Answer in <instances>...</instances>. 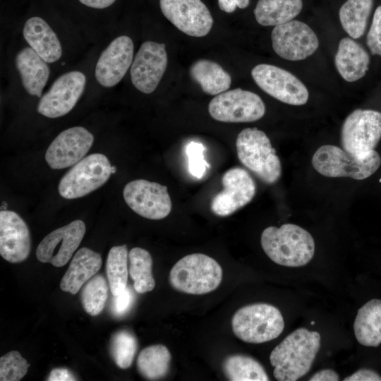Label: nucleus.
<instances>
[{
    "instance_id": "1",
    "label": "nucleus",
    "mask_w": 381,
    "mask_h": 381,
    "mask_svg": "<svg viewBox=\"0 0 381 381\" xmlns=\"http://www.w3.org/2000/svg\"><path fill=\"white\" fill-rule=\"evenodd\" d=\"M81 30H61L44 18L33 16L25 20L18 31L20 40L30 46L52 68L60 71L74 56L76 37Z\"/></svg>"
},
{
    "instance_id": "2",
    "label": "nucleus",
    "mask_w": 381,
    "mask_h": 381,
    "mask_svg": "<svg viewBox=\"0 0 381 381\" xmlns=\"http://www.w3.org/2000/svg\"><path fill=\"white\" fill-rule=\"evenodd\" d=\"M321 337L315 331L296 329L271 352L273 374L279 381H295L306 375L320 347Z\"/></svg>"
},
{
    "instance_id": "3",
    "label": "nucleus",
    "mask_w": 381,
    "mask_h": 381,
    "mask_svg": "<svg viewBox=\"0 0 381 381\" xmlns=\"http://www.w3.org/2000/svg\"><path fill=\"white\" fill-rule=\"evenodd\" d=\"M260 242L266 255L282 266L306 265L315 253V242L311 234L294 224L267 227L262 233Z\"/></svg>"
},
{
    "instance_id": "4",
    "label": "nucleus",
    "mask_w": 381,
    "mask_h": 381,
    "mask_svg": "<svg viewBox=\"0 0 381 381\" xmlns=\"http://www.w3.org/2000/svg\"><path fill=\"white\" fill-rule=\"evenodd\" d=\"M93 59L86 66L60 73L37 100V113L48 119H57L71 111L88 89Z\"/></svg>"
},
{
    "instance_id": "5",
    "label": "nucleus",
    "mask_w": 381,
    "mask_h": 381,
    "mask_svg": "<svg viewBox=\"0 0 381 381\" xmlns=\"http://www.w3.org/2000/svg\"><path fill=\"white\" fill-rule=\"evenodd\" d=\"M13 48L10 57L9 87L38 100L47 88L52 68L22 40Z\"/></svg>"
},
{
    "instance_id": "6",
    "label": "nucleus",
    "mask_w": 381,
    "mask_h": 381,
    "mask_svg": "<svg viewBox=\"0 0 381 381\" xmlns=\"http://www.w3.org/2000/svg\"><path fill=\"white\" fill-rule=\"evenodd\" d=\"M238 158L241 164L261 181L276 183L282 175V165L267 135L256 128L241 131L236 140Z\"/></svg>"
},
{
    "instance_id": "7",
    "label": "nucleus",
    "mask_w": 381,
    "mask_h": 381,
    "mask_svg": "<svg viewBox=\"0 0 381 381\" xmlns=\"http://www.w3.org/2000/svg\"><path fill=\"white\" fill-rule=\"evenodd\" d=\"M222 279L218 262L208 255L193 253L180 259L171 268L169 282L177 291L200 295L216 289Z\"/></svg>"
},
{
    "instance_id": "8",
    "label": "nucleus",
    "mask_w": 381,
    "mask_h": 381,
    "mask_svg": "<svg viewBox=\"0 0 381 381\" xmlns=\"http://www.w3.org/2000/svg\"><path fill=\"white\" fill-rule=\"evenodd\" d=\"M312 164L314 169L325 176L363 180L378 169L381 158L374 150L364 157H359L335 145H325L315 151Z\"/></svg>"
},
{
    "instance_id": "9",
    "label": "nucleus",
    "mask_w": 381,
    "mask_h": 381,
    "mask_svg": "<svg viewBox=\"0 0 381 381\" xmlns=\"http://www.w3.org/2000/svg\"><path fill=\"white\" fill-rule=\"evenodd\" d=\"M134 42L127 35L109 37L98 54H95L91 78L99 89L115 87L129 71L133 61Z\"/></svg>"
},
{
    "instance_id": "10",
    "label": "nucleus",
    "mask_w": 381,
    "mask_h": 381,
    "mask_svg": "<svg viewBox=\"0 0 381 381\" xmlns=\"http://www.w3.org/2000/svg\"><path fill=\"white\" fill-rule=\"evenodd\" d=\"M231 326L241 340L261 344L278 337L284 328V321L278 308L259 303L238 309L232 318Z\"/></svg>"
},
{
    "instance_id": "11",
    "label": "nucleus",
    "mask_w": 381,
    "mask_h": 381,
    "mask_svg": "<svg viewBox=\"0 0 381 381\" xmlns=\"http://www.w3.org/2000/svg\"><path fill=\"white\" fill-rule=\"evenodd\" d=\"M116 167L102 154L94 153L83 158L61 178L58 186L65 199L83 197L104 185Z\"/></svg>"
},
{
    "instance_id": "12",
    "label": "nucleus",
    "mask_w": 381,
    "mask_h": 381,
    "mask_svg": "<svg viewBox=\"0 0 381 381\" xmlns=\"http://www.w3.org/2000/svg\"><path fill=\"white\" fill-rule=\"evenodd\" d=\"M381 139V113L356 109L344 120L341 132L342 147L359 157L367 155Z\"/></svg>"
},
{
    "instance_id": "13",
    "label": "nucleus",
    "mask_w": 381,
    "mask_h": 381,
    "mask_svg": "<svg viewBox=\"0 0 381 381\" xmlns=\"http://www.w3.org/2000/svg\"><path fill=\"white\" fill-rule=\"evenodd\" d=\"M208 111L219 121L245 123L260 119L265 115V106L257 94L236 88L217 95L210 101Z\"/></svg>"
},
{
    "instance_id": "14",
    "label": "nucleus",
    "mask_w": 381,
    "mask_h": 381,
    "mask_svg": "<svg viewBox=\"0 0 381 381\" xmlns=\"http://www.w3.org/2000/svg\"><path fill=\"white\" fill-rule=\"evenodd\" d=\"M167 64L165 44L152 40L143 42L129 70L131 84L141 93H152L158 87Z\"/></svg>"
},
{
    "instance_id": "15",
    "label": "nucleus",
    "mask_w": 381,
    "mask_h": 381,
    "mask_svg": "<svg viewBox=\"0 0 381 381\" xmlns=\"http://www.w3.org/2000/svg\"><path fill=\"white\" fill-rule=\"evenodd\" d=\"M251 75L260 89L284 103L298 106L305 104L308 99L304 84L283 68L261 64L252 69Z\"/></svg>"
},
{
    "instance_id": "16",
    "label": "nucleus",
    "mask_w": 381,
    "mask_h": 381,
    "mask_svg": "<svg viewBox=\"0 0 381 381\" xmlns=\"http://www.w3.org/2000/svg\"><path fill=\"white\" fill-rule=\"evenodd\" d=\"M123 196L132 210L147 219H164L171 210L167 187L156 182L145 179L132 181L125 186Z\"/></svg>"
},
{
    "instance_id": "17",
    "label": "nucleus",
    "mask_w": 381,
    "mask_h": 381,
    "mask_svg": "<svg viewBox=\"0 0 381 381\" xmlns=\"http://www.w3.org/2000/svg\"><path fill=\"white\" fill-rule=\"evenodd\" d=\"M271 39L275 53L289 61L305 59L312 55L319 45L317 35L311 28L295 20L274 26Z\"/></svg>"
},
{
    "instance_id": "18",
    "label": "nucleus",
    "mask_w": 381,
    "mask_h": 381,
    "mask_svg": "<svg viewBox=\"0 0 381 381\" xmlns=\"http://www.w3.org/2000/svg\"><path fill=\"white\" fill-rule=\"evenodd\" d=\"M223 190L212 200V212L220 217L229 216L249 203L254 198L256 186L248 172L240 167L226 171L222 176Z\"/></svg>"
},
{
    "instance_id": "19",
    "label": "nucleus",
    "mask_w": 381,
    "mask_h": 381,
    "mask_svg": "<svg viewBox=\"0 0 381 381\" xmlns=\"http://www.w3.org/2000/svg\"><path fill=\"white\" fill-rule=\"evenodd\" d=\"M159 6L165 18L189 36L204 37L212 27V15L201 0H159Z\"/></svg>"
},
{
    "instance_id": "20",
    "label": "nucleus",
    "mask_w": 381,
    "mask_h": 381,
    "mask_svg": "<svg viewBox=\"0 0 381 381\" xmlns=\"http://www.w3.org/2000/svg\"><path fill=\"white\" fill-rule=\"evenodd\" d=\"M94 135L83 126H73L59 133L49 145L45 160L50 168L62 169L71 167L87 153Z\"/></svg>"
},
{
    "instance_id": "21",
    "label": "nucleus",
    "mask_w": 381,
    "mask_h": 381,
    "mask_svg": "<svg viewBox=\"0 0 381 381\" xmlns=\"http://www.w3.org/2000/svg\"><path fill=\"white\" fill-rule=\"evenodd\" d=\"M85 230V223L80 219L54 230L39 243L37 260L57 267L65 265L80 246Z\"/></svg>"
},
{
    "instance_id": "22",
    "label": "nucleus",
    "mask_w": 381,
    "mask_h": 381,
    "mask_svg": "<svg viewBox=\"0 0 381 381\" xmlns=\"http://www.w3.org/2000/svg\"><path fill=\"white\" fill-rule=\"evenodd\" d=\"M31 248L30 230L15 212H0V255L6 261L18 263L28 257Z\"/></svg>"
},
{
    "instance_id": "23",
    "label": "nucleus",
    "mask_w": 381,
    "mask_h": 381,
    "mask_svg": "<svg viewBox=\"0 0 381 381\" xmlns=\"http://www.w3.org/2000/svg\"><path fill=\"white\" fill-rule=\"evenodd\" d=\"M102 265L101 255L87 248L79 249L60 282L62 291L77 294L82 286L96 274Z\"/></svg>"
},
{
    "instance_id": "24",
    "label": "nucleus",
    "mask_w": 381,
    "mask_h": 381,
    "mask_svg": "<svg viewBox=\"0 0 381 381\" xmlns=\"http://www.w3.org/2000/svg\"><path fill=\"white\" fill-rule=\"evenodd\" d=\"M370 56L365 49L349 37L339 42L335 66L341 76L348 82L362 78L368 70Z\"/></svg>"
},
{
    "instance_id": "25",
    "label": "nucleus",
    "mask_w": 381,
    "mask_h": 381,
    "mask_svg": "<svg viewBox=\"0 0 381 381\" xmlns=\"http://www.w3.org/2000/svg\"><path fill=\"white\" fill-rule=\"evenodd\" d=\"M357 341L365 346L381 344V300L373 298L358 310L353 322Z\"/></svg>"
},
{
    "instance_id": "26",
    "label": "nucleus",
    "mask_w": 381,
    "mask_h": 381,
    "mask_svg": "<svg viewBox=\"0 0 381 381\" xmlns=\"http://www.w3.org/2000/svg\"><path fill=\"white\" fill-rule=\"evenodd\" d=\"M189 72L191 78L207 95H217L230 87V75L216 62L199 59L191 65Z\"/></svg>"
},
{
    "instance_id": "27",
    "label": "nucleus",
    "mask_w": 381,
    "mask_h": 381,
    "mask_svg": "<svg viewBox=\"0 0 381 381\" xmlns=\"http://www.w3.org/2000/svg\"><path fill=\"white\" fill-rule=\"evenodd\" d=\"M302 8V0H259L254 14L261 25L277 26L292 20Z\"/></svg>"
},
{
    "instance_id": "28",
    "label": "nucleus",
    "mask_w": 381,
    "mask_h": 381,
    "mask_svg": "<svg viewBox=\"0 0 381 381\" xmlns=\"http://www.w3.org/2000/svg\"><path fill=\"white\" fill-rule=\"evenodd\" d=\"M373 0H347L339 9V16L344 31L353 39L363 35Z\"/></svg>"
},
{
    "instance_id": "29",
    "label": "nucleus",
    "mask_w": 381,
    "mask_h": 381,
    "mask_svg": "<svg viewBox=\"0 0 381 381\" xmlns=\"http://www.w3.org/2000/svg\"><path fill=\"white\" fill-rule=\"evenodd\" d=\"M170 361L171 353L165 346L152 345L140 351L137 359V366L144 377L155 380L167 374Z\"/></svg>"
},
{
    "instance_id": "30",
    "label": "nucleus",
    "mask_w": 381,
    "mask_h": 381,
    "mask_svg": "<svg viewBox=\"0 0 381 381\" xmlns=\"http://www.w3.org/2000/svg\"><path fill=\"white\" fill-rule=\"evenodd\" d=\"M226 376L232 381H267L269 377L255 359L244 355L227 357L223 364Z\"/></svg>"
},
{
    "instance_id": "31",
    "label": "nucleus",
    "mask_w": 381,
    "mask_h": 381,
    "mask_svg": "<svg viewBox=\"0 0 381 381\" xmlns=\"http://www.w3.org/2000/svg\"><path fill=\"white\" fill-rule=\"evenodd\" d=\"M129 274L133 288L138 294L151 291L155 286L152 274V260L150 253L141 248H133L128 253Z\"/></svg>"
},
{
    "instance_id": "32",
    "label": "nucleus",
    "mask_w": 381,
    "mask_h": 381,
    "mask_svg": "<svg viewBox=\"0 0 381 381\" xmlns=\"http://www.w3.org/2000/svg\"><path fill=\"white\" fill-rule=\"evenodd\" d=\"M128 256L126 245L114 246L109 251L106 271L113 296L121 294L127 286Z\"/></svg>"
},
{
    "instance_id": "33",
    "label": "nucleus",
    "mask_w": 381,
    "mask_h": 381,
    "mask_svg": "<svg viewBox=\"0 0 381 381\" xmlns=\"http://www.w3.org/2000/svg\"><path fill=\"white\" fill-rule=\"evenodd\" d=\"M108 290L107 280L101 274L87 281L81 292V302L89 315L96 316L102 311L108 297Z\"/></svg>"
},
{
    "instance_id": "34",
    "label": "nucleus",
    "mask_w": 381,
    "mask_h": 381,
    "mask_svg": "<svg viewBox=\"0 0 381 381\" xmlns=\"http://www.w3.org/2000/svg\"><path fill=\"white\" fill-rule=\"evenodd\" d=\"M137 348V339L128 330H119L111 337V354L115 363L120 368L126 369L131 365Z\"/></svg>"
},
{
    "instance_id": "35",
    "label": "nucleus",
    "mask_w": 381,
    "mask_h": 381,
    "mask_svg": "<svg viewBox=\"0 0 381 381\" xmlns=\"http://www.w3.org/2000/svg\"><path fill=\"white\" fill-rule=\"evenodd\" d=\"M30 364L17 351H11L0 358V380L19 381L27 373Z\"/></svg>"
},
{
    "instance_id": "36",
    "label": "nucleus",
    "mask_w": 381,
    "mask_h": 381,
    "mask_svg": "<svg viewBox=\"0 0 381 381\" xmlns=\"http://www.w3.org/2000/svg\"><path fill=\"white\" fill-rule=\"evenodd\" d=\"M205 147L202 144L190 142L186 147V153L188 159L190 173L197 179H201L209 165L204 159Z\"/></svg>"
},
{
    "instance_id": "37",
    "label": "nucleus",
    "mask_w": 381,
    "mask_h": 381,
    "mask_svg": "<svg viewBox=\"0 0 381 381\" xmlns=\"http://www.w3.org/2000/svg\"><path fill=\"white\" fill-rule=\"evenodd\" d=\"M366 41L371 53L381 56V6L375 11Z\"/></svg>"
},
{
    "instance_id": "38",
    "label": "nucleus",
    "mask_w": 381,
    "mask_h": 381,
    "mask_svg": "<svg viewBox=\"0 0 381 381\" xmlns=\"http://www.w3.org/2000/svg\"><path fill=\"white\" fill-rule=\"evenodd\" d=\"M133 293L128 286L119 294L114 296L111 305V312L117 317L125 315L132 306Z\"/></svg>"
},
{
    "instance_id": "39",
    "label": "nucleus",
    "mask_w": 381,
    "mask_h": 381,
    "mask_svg": "<svg viewBox=\"0 0 381 381\" xmlns=\"http://www.w3.org/2000/svg\"><path fill=\"white\" fill-rule=\"evenodd\" d=\"M344 381H381V376L375 370L362 368L344 379Z\"/></svg>"
},
{
    "instance_id": "40",
    "label": "nucleus",
    "mask_w": 381,
    "mask_h": 381,
    "mask_svg": "<svg viewBox=\"0 0 381 381\" xmlns=\"http://www.w3.org/2000/svg\"><path fill=\"white\" fill-rule=\"evenodd\" d=\"M250 0H218L219 8L226 13H232L236 7L245 8L249 5Z\"/></svg>"
},
{
    "instance_id": "41",
    "label": "nucleus",
    "mask_w": 381,
    "mask_h": 381,
    "mask_svg": "<svg viewBox=\"0 0 381 381\" xmlns=\"http://www.w3.org/2000/svg\"><path fill=\"white\" fill-rule=\"evenodd\" d=\"M47 380L73 381L76 380V378L71 372L66 368H54L51 371Z\"/></svg>"
},
{
    "instance_id": "42",
    "label": "nucleus",
    "mask_w": 381,
    "mask_h": 381,
    "mask_svg": "<svg viewBox=\"0 0 381 381\" xmlns=\"http://www.w3.org/2000/svg\"><path fill=\"white\" fill-rule=\"evenodd\" d=\"M339 380V375L332 369L321 370L309 379L310 381H337Z\"/></svg>"
},
{
    "instance_id": "43",
    "label": "nucleus",
    "mask_w": 381,
    "mask_h": 381,
    "mask_svg": "<svg viewBox=\"0 0 381 381\" xmlns=\"http://www.w3.org/2000/svg\"><path fill=\"white\" fill-rule=\"evenodd\" d=\"M116 0H78V1L85 6L97 10L109 8L116 2Z\"/></svg>"
}]
</instances>
